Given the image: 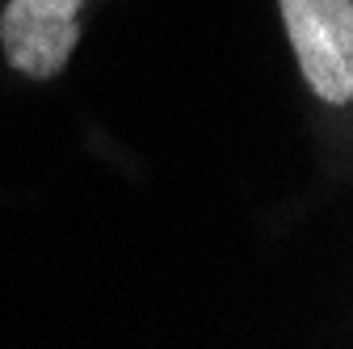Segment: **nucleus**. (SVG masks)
Listing matches in <instances>:
<instances>
[{
  "mask_svg": "<svg viewBox=\"0 0 353 349\" xmlns=\"http://www.w3.org/2000/svg\"><path fill=\"white\" fill-rule=\"evenodd\" d=\"M84 0H9L0 13V51L26 80H51L80 42Z\"/></svg>",
  "mask_w": 353,
  "mask_h": 349,
  "instance_id": "nucleus-2",
  "label": "nucleus"
},
{
  "mask_svg": "<svg viewBox=\"0 0 353 349\" xmlns=\"http://www.w3.org/2000/svg\"><path fill=\"white\" fill-rule=\"evenodd\" d=\"M303 80L320 101L353 97V0H278Z\"/></svg>",
  "mask_w": 353,
  "mask_h": 349,
  "instance_id": "nucleus-1",
  "label": "nucleus"
}]
</instances>
